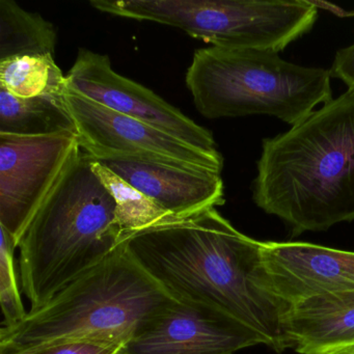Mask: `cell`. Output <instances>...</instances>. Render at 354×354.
<instances>
[{
    "instance_id": "cell-1",
    "label": "cell",
    "mask_w": 354,
    "mask_h": 354,
    "mask_svg": "<svg viewBox=\"0 0 354 354\" xmlns=\"http://www.w3.org/2000/svg\"><path fill=\"white\" fill-rule=\"evenodd\" d=\"M123 244L174 298L225 313L277 353L290 348L285 333L290 306L273 290L262 242L238 231L216 208L130 232Z\"/></svg>"
},
{
    "instance_id": "cell-2",
    "label": "cell",
    "mask_w": 354,
    "mask_h": 354,
    "mask_svg": "<svg viewBox=\"0 0 354 354\" xmlns=\"http://www.w3.org/2000/svg\"><path fill=\"white\" fill-rule=\"evenodd\" d=\"M252 200L293 235L354 221V92L265 138Z\"/></svg>"
},
{
    "instance_id": "cell-3",
    "label": "cell",
    "mask_w": 354,
    "mask_h": 354,
    "mask_svg": "<svg viewBox=\"0 0 354 354\" xmlns=\"http://www.w3.org/2000/svg\"><path fill=\"white\" fill-rule=\"evenodd\" d=\"M124 238L117 203L82 150L18 242L20 281L30 310L109 258Z\"/></svg>"
},
{
    "instance_id": "cell-4",
    "label": "cell",
    "mask_w": 354,
    "mask_h": 354,
    "mask_svg": "<svg viewBox=\"0 0 354 354\" xmlns=\"http://www.w3.org/2000/svg\"><path fill=\"white\" fill-rule=\"evenodd\" d=\"M122 244L109 258L0 329V353L26 352L65 339L125 344L173 301Z\"/></svg>"
},
{
    "instance_id": "cell-5",
    "label": "cell",
    "mask_w": 354,
    "mask_h": 354,
    "mask_svg": "<svg viewBox=\"0 0 354 354\" xmlns=\"http://www.w3.org/2000/svg\"><path fill=\"white\" fill-rule=\"evenodd\" d=\"M330 71L283 61L279 53L210 46L194 53L186 86L209 119L268 115L292 127L333 100Z\"/></svg>"
},
{
    "instance_id": "cell-6",
    "label": "cell",
    "mask_w": 354,
    "mask_h": 354,
    "mask_svg": "<svg viewBox=\"0 0 354 354\" xmlns=\"http://www.w3.org/2000/svg\"><path fill=\"white\" fill-rule=\"evenodd\" d=\"M103 13L183 30L219 48L279 53L310 32L318 16L306 0H93Z\"/></svg>"
},
{
    "instance_id": "cell-7",
    "label": "cell",
    "mask_w": 354,
    "mask_h": 354,
    "mask_svg": "<svg viewBox=\"0 0 354 354\" xmlns=\"http://www.w3.org/2000/svg\"><path fill=\"white\" fill-rule=\"evenodd\" d=\"M66 104L80 148L95 160L136 159L221 174V153H208L67 88Z\"/></svg>"
},
{
    "instance_id": "cell-8",
    "label": "cell",
    "mask_w": 354,
    "mask_h": 354,
    "mask_svg": "<svg viewBox=\"0 0 354 354\" xmlns=\"http://www.w3.org/2000/svg\"><path fill=\"white\" fill-rule=\"evenodd\" d=\"M82 148L77 134H0V227L19 242L24 230Z\"/></svg>"
},
{
    "instance_id": "cell-9",
    "label": "cell",
    "mask_w": 354,
    "mask_h": 354,
    "mask_svg": "<svg viewBox=\"0 0 354 354\" xmlns=\"http://www.w3.org/2000/svg\"><path fill=\"white\" fill-rule=\"evenodd\" d=\"M67 86L115 113L153 126L185 144L218 153L212 133L142 84L120 75L107 55L80 49Z\"/></svg>"
},
{
    "instance_id": "cell-10",
    "label": "cell",
    "mask_w": 354,
    "mask_h": 354,
    "mask_svg": "<svg viewBox=\"0 0 354 354\" xmlns=\"http://www.w3.org/2000/svg\"><path fill=\"white\" fill-rule=\"evenodd\" d=\"M257 345L264 339L233 317L174 298L124 344L121 354H233Z\"/></svg>"
},
{
    "instance_id": "cell-11",
    "label": "cell",
    "mask_w": 354,
    "mask_h": 354,
    "mask_svg": "<svg viewBox=\"0 0 354 354\" xmlns=\"http://www.w3.org/2000/svg\"><path fill=\"white\" fill-rule=\"evenodd\" d=\"M275 293L290 306L314 296L354 291V252L306 242H262Z\"/></svg>"
},
{
    "instance_id": "cell-12",
    "label": "cell",
    "mask_w": 354,
    "mask_h": 354,
    "mask_svg": "<svg viewBox=\"0 0 354 354\" xmlns=\"http://www.w3.org/2000/svg\"><path fill=\"white\" fill-rule=\"evenodd\" d=\"M97 161L171 216H187L225 204L221 174L136 159Z\"/></svg>"
},
{
    "instance_id": "cell-13",
    "label": "cell",
    "mask_w": 354,
    "mask_h": 354,
    "mask_svg": "<svg viewBox=\"0 0 354 354\" xmlns=\"http://www.w3.org/2000/svg\"><path fill=\"white\" fill-rule=\"evenodd\" d=\"M290 348L322 354L354 344V291L325 294L290 306L285 320Z\"/></svg>"
},
{
    "instance_id": "cell-14",
    "label": "cell",
    "mask_w": 354,
    "mask_h": 354,
    "mask_svg": "<svg viewBox=\"0 0 354 354\" xmlns=\"http://www.w3.org/2000/svg\"><path fill=\"white\" fill-rule=\"evenodd\" d=\"M59 133L77 134L65 94L18 98L0 88V134L43 136Z\"/></svg>"
},
{
    "instance_id": "cell-15",
    "label": "cell",
    "mask_w": 354,
    "mask_h": 354,
    "mask_svg": "<svg viewBox=\"0 0 354 354\" xmlns=\"http://www.w3.org/2000/svg\"><path fill=\"white\" fill-rule=\"evenodd\" d=\"M57 35L42 16L13 0H0V61L14 57H55Z\"/></svg>"
},
{
    "instance_id": "cell-16",
    "label": "cell",
    "mask_w": 354,
    "mask_h": 354,
    "mask_svg": "<svg viewBox=\"0 0 354 354\" xmlns=\"http://www.w3.org/2000/svg\"><path fill=\"white\" fill-rule=\"evenodd\" d=\"M0 88L18 98L64 95L67 80L51 55L14 57L0 61Z\"/></svg>"
},
{
    "instance_id": "cell-17",
    "label": "cell",
    "mask_w": 354,
    "mask_h": 354,
    "mask_svg": "<svg viewBox=\"0 0 354 354\" xmlns=\"http://www.w3.org/2000/svg\"><path fill=\"white\" fill-rule=\"evenodd\" d=\"M93 169L117 203L118 218L125 236L130 232L175 217L94 159Z\"/></svg>"
},
{
    "instance_id": "cell-18",
    "label": "cell",
    "mask_w": 354,
    "mask_h": 354,
    "mask_svg": "<svg viewBox=\"0 0 354 354\" xmlns=\"http://www.w3.org/2000/svg\"><path fill=\"white\" fill-rule=\"evenodd\" d=\"M0 306L3 326H12L28 315L20 295L14 252L18 248L15 239L0 227Z\"/></svg>"
},
{
    "instance_id": "cell-19",
    "label": "cell",
    "mask_w": 354,
    "mask_h": 354,
    "mask_svg": "<svg viewBox=\"0 0 354 354\" xmlns=\"http://www.w3.org/2000/svg\"><path fill=\"white\" fill-rule=\"evenodd\" d=\"M124 344L102 339H65L24 352V354H117Z\"/></svg>"
},
{
    "instance_id": "cell-20",
    "label": "cell",
    "mask_w": 354,
    "mask_h": 354,
    "mask_svg": "<svg viewBox=\"0 0 354 354\" xmlns=\"http://www.w3.org/2000/svg\"><path fill=\"white\" fill-rule=\"evenodd\" d=\"M329 71L331 77L342 80L348 91L354 92V44L337 51Z\"/></svg>"
},
{
    "instance_id": "cell-21",
    "label": "cell",
    "mask_w": 354,
    "mask_h": 354,
    "mask_svg": "<svg viewBox=\"0 0 354 354\" xmlns=\"http://www.w3.org/2000/svg\"><path fill=\"white\" fill-rule=\"evenodd\" d=\"M322 354H354V344H352V345L343 346V347L335 348V349L324 352V353Z\"/></svg>"
},
{
    "instance_id": "cell-22",
    "label": "cell",
    "mask_w": 354,
    "mask_h": 354,
    "mask_svg": "<svg viewBox=\"0 0 354 354\" xmlns=\"http://www.w3.org/2000/svg\"><path fill=\"white\" fill-rule=\"evenodd\" d=\"M0 354H24V352H10V353H0Z\"/></svg>"
},
{
    "instance_id": "cell-23",
    "label": "cell",
    "mask_w": 354,
    "mask_h": 354,
    "mask_svg": "<svg viewBox=\"0 0 354 354\" xmlns=\"http://www.w3.org/2000/svg\"><path fill=\"white\" fill-rule=\"evenodd\" d=\"M117 354H121V351H120L119 353H117Z\"/></svg>"
}]
</instances>
